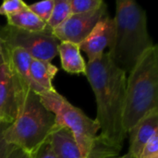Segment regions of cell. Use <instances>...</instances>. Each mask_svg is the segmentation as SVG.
Instances as JSON below:
<instances>
[{
  "label": "cell",
  "instance_id": "277c9868",
  "mask_svg": "<svg viewBox=\"0 0 158 158\" xmlns=\"http://www.w3.org/2000/svg\"><path fill=\"white\" fill-rule=\"evenodd\" d=\"M55 125V115L43 105L39 94L29 89L19 115L5 126L2 138L8 145L33 155L46 142Z\"/></svg>",
  "mask_w": 158,
  "mask_h": 158
},
{
  "label": "cell",
  "instance_id": "7a4b0ae2",
  "mask_svg": "<svg viewBox=\"0 0 158 158\" xmlns=\"http://www.w3.org/2000/svg\"><path fill=\"white\" fill-rule=\"evenodd\" d=\"M114 36L108 48L112 62L129 74L141 56L152 48L145 10L135 1L117 0Z\"/></svg>",
  "mask_w": 158,
  "mask_h": 158
},
{
  "label": "cell",
  "instance_id": "ba28073f",
  "mask_svg": "<svg viewBox=\"0 0 158 158\" xmlns=\"http://www.w3.org/2000/svg\"><path fill=\"white\" fill-rule=\"evenodd\" d=\"M107 15V6L105 3L94 11L72 14L64 23L54 29L52 33L59 42H69L79 45L90 34L95 25Z\"/></svg>",
  "mask_w": 158,
  "mask_h": 158
},
{
  "label": "cell",
  "instance_id": "7402d4cb",
  "mask_svg": "<svg viewBox=\"0 0 158 158\" xmlns=\"http://www.w3.org/2000/svg\"><path fill=\"white\" fill-rule=\"evenodd\" d=\"M32 158H56V156L52 152V150L50 149L49 145L46 143H44L32 155Z\"/></svg>",
  "mask_w": 158,
  "mask_h": 158
},
{
  "label": "cell",
  "instance_id": "ffe728a7",
  "mask_svg": "<svg viewBox=\"0 0 158 158\" xmlns=\"http://www.w3.org/2000/svg\"><path fill=\"white\" fill-rule=\"evenodd\" d=\"M27 6L21 0H6L0 5V16L8 18Z\"/></svg>",
  "mask_w": 158,
  "mask_h": 158
},
{
  "label": "cell",
  "instance_id": "9c48e42d",
  "mask_svg": "<svg viewBox=\"0 0 158 158\" xmlns=\"http://www.w3.org/2000/svg\"><path fill=\"white\" fill-rule=\"evenodd\" d=\"M114 30V19L107 15L95 25L90 34L79 44L80 50L86 53L88 61H94L106 53V49L109 48L112 43Z\"/></svg>",
  "mask_w": 158,
  "mask_h": 158
},
{
  "label": "cell",
  "instance_id": "603a6c76",
  "mask_svg": "<svg viewBox=\"0 0 158 158\" xmlns=\"http://www.w3.org/2000/svg\"><path fill=\"white\" fill-rule=\"evenodd\" d=\"M6 158H32V155H30L18 147L12 146Z\"/></svg>",
  "mask_w": 158,
  "mask_h": 158
},
{
  "label": "cell",
  "instance_id": "5bb4252c",
  "mask_svg": "<svg viewBox=\"0 0 158 158\" xmlns=\"http://www.w3.org/2000/svg\"><path fill=\"white\" fill-rule=\"evenodd\" d=\"M58 69L51 62L32 58L30 66V73L36 84L45 92L55 91L52 84L53 79L56 75Z\"/></svg>",
  "mask_w": 158,
  "mask_h": 158
},
{
  "label": "cell",
  "instance_id": "44dd1931",
  "mask_svg": "<svg viewBox=\"0 0 158 158\" xmlns=\"http://www.w3.org/2000/svg\"><path fill=\"white\" fill-rule=\"evenodd\" d=\"M136 158H158V132L147 142Z\"/></svg>",
  "mask_w": 158,
  "mask_h": 158
},
{
  "label": "cell",
  "instance_id": "484cf974",
  "mask_svg": "<svg viewBox=\"0 0 158 158\" xmlns=\"http://www.w3.org/2000/svg\"><path fill=\"white\" fill-rule=\"evenodd\" d=\"M107 158H136L134 157L132 155H131L129 152L127 153V154H125V155H123V156H109V157Z\"/></svg>",
  "mask_w": 158,
  "mask_h": 158
},
{
  "label": "cell",
  "instance_id": "7c38bea8",
  "mask_svg": "<svg viewBox=\"0 0 158 158\" xmlns=\"http://www.w3.org/2000/svg\"><path fill=\"white\" fill-rule=\"evenodd\" d=\"M6 50L7 53L8 63L10 64L12 69L16 71V73L19 76V78L23 81L26 86L31 91H33L34 93H36L37 94L45 92L38 84L34 82V81L31 76L30 66L32 60L31 56L28 54L25 50L18 47L11 48V49L6 48Z\"/></svg>",
  "mask_w": 158,
  "mask_h": 158
},
{
  "label": "cell",
  "instance_id": "3957f363",
  "mask_svg": "<svg viewBox=\"0 0 158 158\" xmlns=\"http://www.w3.org/2000/svg\"><path fill=\"white\" fill-rule=\"evenodd\" d=\"M158 109V46L146 51L129 73L122 117L128 132L139 120Z\"/></svg>",
  "mask_w": 158,
  "mask_h": 158
},
{
  "label": "cell",
  "instance_id": "e0dca14e",
  "mask_svg": "<svg viewBox=\"0 0 158 158\" xmlns=\"http://www.w3.org/2000/svg\"><path fill=\"white\" fill-rule=\"evenodd\" d=\"M69 4L72 15L94 11L101 7L105 2L103 0H69Z\"/></svg>",
  "mask_w": 158,
  "mask_h": 158
},
{
  "label": "cell",
  "instance_id": "8fae6325",
  "mask_svg": "<svg viewBox=\"0 0 158 158\" xmlns=\"http://www.w3.org/2000/svg\"><path fill=\"white\" fill-rule=\"evenodd\" d=\"M45 143L56 158H82L74 135L64 126L56 123Z\"/></svg>",
  "mask_w": 158,
  "mask_h": 158
},
{
  "label": "cell",
  "instance_id": "d6986e66",
  "mask_svg": "<svg viewBox=\"0 0 158 158\" xmlns=\"http://www.w3.org/2000/svg\"><path fill=\"white\" fill-rule=\"evenodd\" d=\"M118 154L119 153L118 151H116L115 149L101 143L97 137V140H96L93 149L89 153V155L86 157L82 158H107L109 156H118Z\"/></svg>",
  "mask_w": 158,
  "mask_h": 158
},
{
  "label": "cell",
  "instance_id": "4fadbf2b",
  "mask_svg": "<svg viewBox=\"0 0 158 158\" xmlns=\"http://www.w3.org/2000/svg\"><path fill=\"white\" fill-rule=\"evenodd\" d=\"M57 53L60 56L62 69L71 74H84L86 63L81 55L78 44L69 42H60L57 46Z\"/></svg>",
  "mask_w": 158,
  "mask_h": 158
},
{
  "label": "cell",
  "instance_id": "52a82bcc",
  "mask_svg": "<svg viewBox=\"0 0 158 158\" xmlns=\"http://www.w3.org/2000/svg\"><path fill=\"white\" fill-rule=\"evenodd\" d=\"M29 88L8 61L0 66V120L12 123L19 115Z\"/></svg>",
  "mask_w": 158,
  "mask_h": 158
},
{
  "label": "cell",
  "instance_id": "8992f818",
  "mask_svg": "<svg viewBox=\"0 0 158 158\" xmlns=\"http://www.w3.org/2000/svg\"><path fill=\"white\" fill-rule=\"evenodd\" d=\"M0 39L6 49L21 48L32 58L50 62L58 56L59 41L51 30L45 31H27L8 25L0 28Z\"/></svg>",
  "mask_w": 158,
  "mask_h": 158
},
{
  "label": "cell",
  "instance_id": "9a60e30c",
  "mask_svg": "<svg viewBox=\"0 0 158 158\" xmlns=\"http://www.w3.org/2000/svg\"><path fill=\"white\" fill-rule=\"evenodd\" d=\"M6 25L27 31H45L50 30L45 22L28 8V5L18 13L6 18Z\"/></svg>",
  "mask_w": 158,
  "mask_h": 158
},
{
  "label": "cell",
  "instance_id": "d4e9b609",
  "mask_svg": "<svg viewBox=\"0 0 158 158\" xmlns=\"http://www.w3.org/2000/svg\"><path fill=\"white\" fill-rule=\"evenodd\" d=\"M6 61H7V53L2 40L0 39V66Z\"/></svg>",
  "mask_w": 158,
  "mask_h": 158
},
{
  "label": "cell",
  "instance_id": "2e32d148",
  "mask_svg": "<svg viewBox=\"0 0 158 158\" xmlns=\"http://www.w3.org/2000/svg\"><path fill=\"white\" fill-rule=\"evenodd\" d=\"M71 16L69 0H55L51 16L47 21V27L54 30L64 23Z\"/></svg>",
  "mask_w": 158,
  "mask_h": 158
},
{
  "label": "cell",
  "instance_id": "30bf717a",
  "mask_svg": "<svg viewBox=\"0 0 158 158\" xmlns=\"http://www.w3.org/2000/svg\"><path fill=\"white\" fill-rule=\"evenodd\" d=\"M158 132V109L147 114L128 132L130 141L129 153L137 157L147 142Z\"/></svg>",
  "mask_w": 158,
  "mask_h": 158
},
{
  "label": "cell",
  "instance_id": "4316f807",
  "mask_svg": "<svg viewBox=\"0 0 158 158\" xmlns=\"http://www.w3.org/2000/svg\"><path fill=\"white\" fill-rule=\"evenodd\" d=\"M2 123H4V122H2V121H1V120H0V125H1V124H2Z\"/></svg>",
  "mask_w": 158,
  "mask_h": 158
},
{
  "label": "cell",
  "instance_id": "5b68a950",
  "mask_svg": "<svg viewBox=\"0 0 158 158\" xmlns=\"http://www.w3.org/2000/svg\"><path fill=\"white\" fill-rule=\"evenodd\" d=\"M39 96L43 105L55 115L56 123L72 132L81 156L86 157L93 149L100 131L96 119L90 118L56 90L44 92Z\"/></svg>",
  "mask_w": 158,
  "mask_h": 158
},
{
  "label": "cell",
  "instance_id": "ac0fdd59",
  "mask_svg": "<svg viewBox=\"0 0 158 158\" xmlns=\"http://www.w3.org/2000/svg\"><path fill=\"white\" fill-rule=\"evenodd\" d=\"M54 4H55V0H44L31 5H28V8L31 12H33L40 19L47 23L51 16Z\"/></svg>",
  "mask_w": 158,
  "mask_h": 158
},
{
  "label": "cell",
  "instance_id": "cb8c5ba5",
  "mask_svg": "<svg viewBox=\"0 0 158 158\" xmlns=\"http://www.w3.org/2000/svg\"><path fill=\"white\" fill-rule=\"evenodd\" d=\"M6 125V123H2L0 125V158H6L7 153L9 152V150L12 147L11 145H8L7 143H6V142L2 138V131Z\"/></svg>",
  "mask_w": 158,
  "mask_h": 158
},
{
  "label": "cell",
  "instance_id": "6da1fadb",
  "mask_svg": "<svg viewBox=\"0 0 158 158\" xmlns=\"http://www.w3.org/2000/svg\"><path fill=\"white\" fill-rule=\"evenodd\" d=\"M85 76L95 95V119L100 126L98 140L119 153L127 137L122 124L127 74L106 52L101 57L86 63Z\"/></svg>",
  "mask_w": 158,
  "mask_h": 158
}]
</instances>
